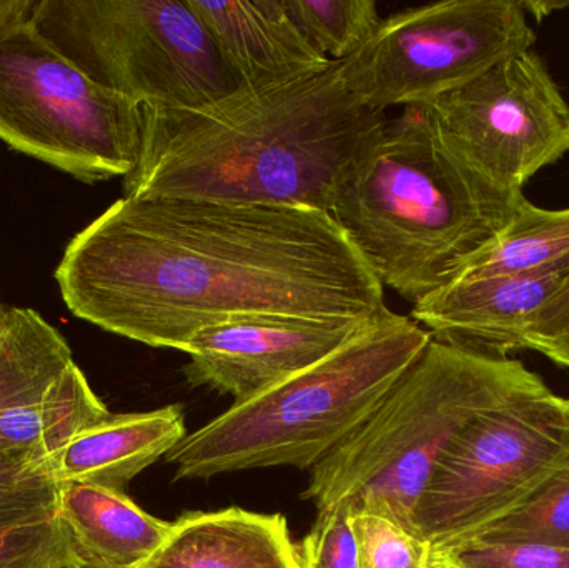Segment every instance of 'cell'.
<instances>
[{"instance_id":"10","label":"cell","mask_w":569,"mask_h":568,"mask_svg":"<svg viewBox=\"0 0 569 568\" xmlns=\"http://www.w3.org/2000/svg\"><path fill=\"white\" fill-rule=\"evenodd\" d=\"M421 109L451 152L507 192L569 152V103L533 49Z\"/></svg>"},{"instance_id":"6","label":"cell","mask_w":569,"mask_h":568,"mask_svg":"<svg viewBox=\"0 0 569 568\" xmlns=\"http://www.w3.org/2000/svg\"><path fill=\"white\" fill-rule=\"evenodd\" d=\"M37 30L140 107L196 110L240 90L189 0H39Z\"/></svg>"},{"instance_id":"17","label":"cell","mask_w":569,"mask_h":568,"mask_svg":"<svg viewBox=\"0 0 569 568\" xmlns=\"http://www.w3.org/2000/svg\"><path fill=\"white\" fill-rule=\"evenodd\" d=\"M110 416L76 362L46 390L0 413V450L50 460Z\"/></svg>"},{"instance_id":"31","label":"cell","mask_w":569,"mask_h":568,"mask_svg":"<svg viewBox=\"0 0 569 568\" xmlns=\"http://www.w3.org/2000/svg\"><path fill=\"white\" fill-rule=\"evenodd\" d=\"M428 568H458L455 567L453 564L448 562L443 557L435 556L431 554L430 564H428Z\"/></svg>"},{"instance_id":"23","label":"cell","mask_w":569,"mask_h":568,"mask_svg":"<svg viewBox=\"0 0 569 568\" xmlns=\"http://www.w3.org/2000/svg\"><path fill=\"white\" fill-rule=\"evenodd\" d=\"M358 568H428L431 550L420 537L373 514H351Z\"/></svg>"},{"instance_id":"3","label":"cell","mask_w":569,"mask_h":568,"mask_svg":"<svg viewBox=\"0 0 569 568\" xmlns=\"http://www.w3.org/2000/svg\"><path fill=\"white\" fill-rule=\"evenodd\" d=\"M523 197L467 166L408 107L351 167L330 216L378 282L418 303L497 242Z\"/></svg>"},{"instance_id":"28","label":"cell","mask_w":569,"mask_h":568,"mask_svg":"<svg viewBox=\"0 0 569 568\" xmlns=\"http://www.w3.org/2000/svg\"><path fill=\"white\" fill-rule=\"evenodd\" d=\"M535 352L548 357L557 366L569 369V336L563 339L551 340L535 347Z\"/></svg>"},{"instance_id":"15","label":"cell","mask_w":569,"mask_h":568,"mask_svg":"<svg viewBox=\"0 0 569 568\" xmlns=\"http://www.w3.org/2000/svg\"><path fill=\"white\" fill-rule=\"evenodd\" d=\"M179 406L152 412L110 413L49 460L57 484H90L122 490L186 439Z\"/></svg>"},{"instance_id":"18","label":"cell","mask_w":569,"mask_h":568,"mask_svg":"<svg viewBox=\"0 0 569 568\" xmlns=\"http://www.w3.org/2000/svg\"><path fill=\"white\" fill-rule=\"evenodd\" d=\"M72 363L69 343L39 312L0 306V413L39 396Z\"/></svg>"},{"instance_id":"12","label":"cell","mask_w":569,"mask_h":568,"mask_svg":"<svg viewBox=\"0 0 569 568\" xmlns=\"http://www.w3.org/2000/svg\"><path fill=\"white\" fill-rule=\"evenodd\" d=\"M568 272L461 277L415 303L411 319L441 342L508 356Z\"/></svg>"},{"instance_id":"9","label":"cell","mask_w":569,"mask_h":568,"mask_svg":"<svg viewBox=\"0 0 569 568\" xmlns=\"http://www.w3.org/2000/svg\"><path fill=\"white\" fill-rule=\"evenodd\" d=\"M535 39L518 0H447L381 19L338 69L348 89L373 109L421 107L533 49Z\"/></svg>"},{"instance_id":"7","label":"cell","mask_w":569,"mask_h":568,"mask_svg":"<svg viewBox=\"0 0 569 568\" xmlns=\"http://www.w3.org/2000/svg\"><path fill=\"white\" fill-rule=\"evenodd\" d=\"M32 0L0 17V140L86 183L132 173L142 107L90 79L30 19Z\"/></svg>"},{"instance_id":"22","label":"cell","mask_w":569,"mask_h":568,"mask_svg":"<svg viewBox=\"0 0 569 568\" xmlns=\"http://www.w3.org/2000/svg\"><path fill=\"white\" fill-rule=\"evenodd\" d=\"M59 492L49 460L0 450V529L53 519Z\"/></svg>"},{"instance_id":"21","label":"cell","mask_w":569,"mask_h":568,"mask_svg":"<svg viewBox=\"0 0 569 568\" xmlns=\"http://www.w3.org/2000/svg\"><path fill=\"white\" fill-rule=\"evenodd\" d=\"M470 540L537 544L569 550V464L551 477L528 502L501 517Z\"/></svg>"},{"instance_id":"20","label":"cell","mask_w":569,"mask_h":568,"mask_svg":"<svg viewBox=\"0 0 569 568\" xmlns=\"http://www.w3.org/2000/svg\"><path fill=\"white\" fill-rule=\"evenodd\" d=\"M283 6L311 46L333 62L353 56L381 22L375 0H283Z\"/></svg>"},{"instance_id":"24","label":"cell","mask_w":569,"mask_h":568,"mask_svg":"<svg viewBox=\"0 0 569 568\" xmlns=\"http://www.w3.org/2000/svg\"><path fill=\"white\" fill-rule=\"evenodd\" d=\"M73 557L69 532L59 516L0 529V568H53Z\"/></svg>"},{"instance_id":"19","label":"cell","mask_w":569,"mask_h":568,"mask_svg":"<svg viewBox=\"0 0 569 568\" xmlns=\"http://www.w3.org/2000/svg\"><path fill=\"white\" fill-rule=\"evenodd\" d=\"M568 270L569 207L541 209L523 197L510 226L461 277L531 276Z\"/></svg>"},{"instance_id":"4","label":"cell","mask_w":569,"mask_h":568,"mask_svg":"<svg viewBox=\"0 0 569 568\" xmlns=\"http://www.w3.org/2000/svg\"><path fill=\"white\" fill-rule=\"evenodd\" d=\"M543 383L520 360L431 337L380 406L311 469L301 497L318 512L345 504L417 536L415 512L445 450L478 417Z\"/></svg>"},{"instance_id":"8","label":"cell","mask_w":569,"mask_h":568,"mask_svg":"<svg viewBox=\"0 0 569 568\" xmlns=\"http://www.w3.org/2000/svg\"><path fill=\"white\" fill-rule=\"evenodd\" d=\"M569 464V397L547 383L470 423L438 460L415 512L431 552L473 539Z\"/></svg>"},{"instance_id":"16","label":"cell","mask_w":569,"mask_h":568,"mask_svg":"<svg viewBox=\"0 0 569 568\" xmlns=\"http://www.w3.org/2000/svg\"><path fill=\"white\" fill-rule=\"evenodd\" d=\"M57 516L77 559L106 568H142L172 527L140 509L122 490L90 484H60Z\"/></svg>"},{"instance_id":"1","label":"cell","mask_w":569,"mask_h":568,"mask_svg":"<svg viewBox=\"0 0 569 568\" xmlns=\"http://www.w3.org/2000/svg\"><path fill=\"white\" fill-rule=\"evenodd\" d=\"M56 280L79 319L180 352L239 317L388 312L333 217L301 207L123 197L70 240Z\"/></svg>"},{"instance_id":"14","label":"cell","mask_w":569,"mask_h":568,"mask_svg":"<svg viewBox=\"0 0 569 568\" xmlns=\"http://www.w3.org/2000/svg\"><path fill=\"white\" fill-rule=\"evenodd\" d=\"M142 568H300L282 514L223 509L190 512Z\"/></svg>"},{"instance_id":"13","label":"cell","mask_w":569,"mask_h":568,"mask_svg":"<svg viewBox=\"0 0 569 568\" xmlns=\"http://www.w3.org/2000/svg\"><path fill=\"white\" fill-rule=\"evenodd\" d=\"M240 90L284 86L325 72L321 56L288 16L283 0H189Z\"/></svg>"},{"instance_id":"25","label":"cell","mask_w":569,"mask_h":568,"mask_svg":"<svg viewBox=\"0 0 569 568\" xmlns=\"http://www.w3.org/2000/svg\"><path fill=\"white\" fill-rule=\"evenodd\" d=\"M458 568H569V550L537 544H495L468 540L441 552Z\"/></svg>"},{"instance_id":"11","label":"cell","mask_w":569,"mask_h":568,"mask_svg":"<svg viewBox=\"0 0 569 568\" xmlns=\"http://www.w3.org/2000/svg\"><path fill=\"white\" fill-rule=\"evenodd\" d=\"M370 322L295 316L239 317L193 337L183 376L246 402L337 352Z\"/></svg>"},{"instance_id":"30","label":"cell","mask_w":569,"mask_h":568,"mask_svg":"<svg viewBox=\"0 0 569 568\" xmlns=\"http://www.w3.org/2000/svg\"><path fill=\"white\" fill-rule=\"evenodd\" d=\"M53 568H106V567H99L93 566V564L83 562V560L77 559V557H73V559L66 560V562L59 564V566Z\"/></svg>"},{"instance_id":"27","label":"cell","mask_w":569,"mask_h":568,"mask_svg":"<svg viewBox=\"0 0 569 568\" xmlns=\"http://www.w3.org/2000/svg\"><path fill=\"white\" fill-rule=\"evenodd\" d=\"M569 336V276L553 297L531 319L525 337V350Z\"/></svg>"},{"instance_id":"26","label":"cell","mask_w":569,"mask_h":568,"mask_svg":"<svg viewBox=\"0 0 569 568\" xmlns=\"http://www.w3.org/2000/svg\"><path fill=\"white\" fill-rule=\"evenodd\" d=\"M351 512L345 504L320 510L298 547L300 568H358Z\"/></svg>"},{"instance_id":"29","label":"cell","mask_w":569,"mask_h":568,"mask_svg":"<svg viewBox=\"0 0 569 568\" xmlns=\"http://www.w3.org/2000/svg\"><path fill=\"white\" fill-rule=\"evenodd\" d=\"M521 6H523L525 12L531 13L540 22L545 17L551 16L555 10L567 9L569 2H550V0H547V2H521Z\"/></svg>"},{"instance_id":"2","label":"cell","mask_w":569,"mask_h":568,"mask_svg":"<svg viewBox=\"0 0 569 568\" xmlns=\"http://www.w3.org/2000/svg\"><path fill=\"white\" fill-rule=\"evenodd\" d=\"M387 122L348 89L338 62L202 109L142 107L139 160L123 192L330 213L351 167Z\"/></svg>"},{"instance_id":"5","label":"cell","mask_w":569,"mask_h":568,"mask_svg":"<svg viewBox=\"0 0 569 568\" xmlns=\"http://www.w3.org/2000/svg\"><path fill=\"white\" fill-rule=\"evenodd\" d=\"M430 340L411 317L388 310L317 366L187 434L166 460L177 480L311 470L380 406Z\"/></svg>"},{"instance_id":"32","label":"cell","mask_w":569,"mask_h":568,"mask_svg":"<svg viewBox=\"0 0 569 568\" xmlns=\"http://www.w3.org/2000/svg\"><path fill=\"white\" fill-rule=\"evenodd\" d=\"M17 6V0H0V17L9 13Z\"/></svg>"}]
</instances>
